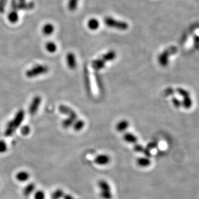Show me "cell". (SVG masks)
<instances>
[{"label": "cell", "mask_w": 199, "mask_h": 199, "mask_svg": "<svg viewBox=\"0 0 199 199\" xmlns=\"http://www.w3.org/2000/svg\"><path fill=\"white\" fill-rule=\"evenodd\" d=\"M34 5L32 2L28 3H25V2L23 3H19L18 4L15 2V1H13L12 3V7L13 9H32L34 8Z\"/></svg>", "instance_id": "obj_9"}, {"label": "cell", "mask_w": 199, "mask_h": 199, "mask_svg": "<svg viewBox=\"0 0 199 199\" xmlns=\"http://www.w3.org/2000/svg\"><path fill=\"white\" fill-rule=\"evenodd\" d=\"M34 199H45V194L44 193V191L41 190L37 191L34 194Z\"/></svg>", "instance_id": "obj_23"}, {"label": "cell", "mask_w": 199, "mask_h": 199, "mask_svg": "<svg viewBox=\"0 0 199 199\" xmlns=\"http://www.w3.org/2000/svg\"><path fill=\"white\" fill-rule=\"evenodd\" d=\"M31 131V129L29 128V126H24L22 127V128L21 129V133L22 135H27L29 134V133Z\"/></svg>", "instance_id": "obj_26"}, {"label": "cell", "mask_w": 199, "mask_h": 199, "mask_svg": "<svg viewBox=\"0 0 199 199\" xmlns=\"http://www.w3.org/2000/svg\"><path fill=\"white\" fill-rule=\"evenodd\" d=\"M87 27H89L91 30L95 31L99 28L100 23L97 19L92 18L87 22Z\"/></svg>", "instance_id": "obj_13"}, {"label": "cell", "mask_w": 199, "mask_h": 199, "mask_svg": "<svg viewBox=\"0 0 199 199\" xmlns=\"http://www.w3.org/2000/svg\"><path fill=\"white\" fill-rule=\"evenodd\" d=\"M110 159L106 154H100L94 159V163L99 166H105L109 163Z\"/></svg>", "instance_id": "obj_7"}, {"label": "cell", "mask_w": 199, "mask_h": 199, "mask_svg": "<svg viewBox=\"0 0 199 199\" xmlns=\"http://www.w3.org/2000/svg\"><path fill=\"white\" fill-rule=\"evenodd\" d=\"M41 101V99L40 96H36L32 101L30 106H29L28 112L29 114L32 115H34L36 114L37 111L39 108V106L40 105V103Z\"/></svg>", "instance_id": "obj_5"}, {"label": "cell", "mask_w": 199, "mask_h": 199, "mask_svg": "<svg viewBox=\"0 0 199 199\" xmlns=\"http://www.w3.org/2000/svg\"><path fill=\"white\" fill-rule=\"evenodd\" d=\"M45 48L49 52L54 53V52H55L56 49H57V47L54 43L50 41V42H48L46 43Z\"/></svg>", "instance_id": "obj_18"}, {"label": "cell", "mask_w": 199, "mask_h": 199, "mask_svg": "<svg viewBox=\"0 0 199 199\" xmlns=\"http://www.w3.org/2000/svg\"><path fill=\"white\" fill-rule=\"evenodd\" d=\"M123 139L128 143H135L136 141V138L133 135L129 134V133H128V134L123 135Z\"/></svg>", "instance_id": "obj_20"}, {"label": "cell", "mask_w": 199, "mask_h": 199, "mask_svg": "<svg viewBox=\"0 0 199 199\" xmlns=\"http://www.w3.org/2000/svg\"><path fill=\"white\" fill-rule=\"evenodd\" d=\"M54 27L53 25L50 23H47L43 26L42 31L44 35H50L54 32Z\"/></svg>", "instance_id": "obj_12"}, {"label": "cell", "mask_w": 199, "mask_h": 199, "mask_svg": "<svg viewBox=\"0 0 199 199\" xmlns=\"http://www.w3.org/2000/svg\"><path fill=\"white\" fill-rule=\"evenodd\" d=\"M29 177H30V175H29V173L27 172H25V171H21L18 172L16 176V179L19 182H21L27 181Z\"/></svg>", "instance_id": "obj_10"}, {"label": "cell", "mask_w": 199, "mask_h": 199, "mask_svg": "<svg viewBox=\"0 0 199 199\" xmlns=\"http://www.w3.org/2000/svg\"><path fill=\"white\" fill-rule=\"evenodd\" d=\"M49 71V68L45 65H37L26 72L28 77H34L41 74L46 73Z\"/></svg>", "instance_id": "obj_4"}, {"label": "cell", "mask_w": 199, "mask_h": 199, "mask_svg": "<svg viewBox=\"0 0 199 199\" xmlns=\"http://www.w3.org/2000/svg\"><path fill=\"white\" fill-rule=\"evenodd\" d=\"M35 189V185L34 183H30L28 184V185L24 188V193L25 196L28 197L31 195L32 193L34 192V191Z\"/></svg>", "instance_id": "obj_16"}, {"label": "cell", "mask_w": 199, "mask_h": 199, "mask_svg": "<svg viewBox=\"0 0 199 199\" xmlns=\"http://www.w3.org/2000/svg\"><path fill=\"white\" fill-rule=\"evenodd\" d=\"M19 1L20 3H23V2H25V0H19Z\"/></svg>", "instance_id": "obj_27"}, {"label": "cell", "mask_w": 199, "mask_h": 199, "mask_svg": "<svg viewBox=\"0 0 199 199\" xmlns=\"http://www.w3.org/2000/svg\"><path fill=\"white\" fill-rule=\"evenodd\" d=\"M116 52L113 50H110L108 52H107L106 54L102 56V60H104L105 62L113 61V60L116 58Z\"/></svg>", "instance_id": "obj_14"}, {"label": "cell", "mask_w": 199, "mask_h": 199, "mask_svg": "<svg viewBox=\"0 0 199 199\" xmlns=\"http://www.w3.org/2000/svg\"><path fill=\"white\" fill-rule=\"evenodd\" d=\"M24 117H25V113L24 110H19L16 115L15 118H14V120L11 121L8 124V125H7L5 132V136L12 135L14 131L20 126L21 122H23L24 119Z\"/></svg>", "instance_id": "obj_1"}, {"label": "cell", "mask_w": 199, "mask_h": 199, "mask_svg": "<svg viewBox=\"0 0 199 199\" xmlns=\"http://www.w3.org/2000/svg\"><path fill=\"white\" fill-rule=\"evenodd\" d=\"M63 191L60 189H57L55 192L53 193L52 198L53 199H59L60 198H61L63 195Z\"/></svg>", "instance_id": "obj_24"}, {"label": "cell", "mask_w": 199, "mask_h": 199, "mask_svg": "<svg viewBox=\"0 0 199 199\" xmlns=\"http://www.w3.org/2000/svg\"><path fill=\"white\" fill-rule=\"evenodd\" d=\"M106 62L102 59H98L92 62V67L95 70H100L105 66Z\"/></svg>", "instance_id": "obj_11"}, {"label": "cell", "mask_w": 199, "mask_h": 199, "mask_svg": "<svg viewBox=\"0 0 199 199\" xmlns=\"http://www.w3.org/2000/svg\"><path fill=\"white\" fill-rule=\"evenodd\" d=\"M66 62H67L68 67L70 69H75L76 67V60L74 54L70 52L66 56Z\"/></svg>", "instance_id": "obj_8"}, {"label": "cell", "mask_w": 199, "mask_h": 199, "mask_svg": "<svg viewBox=\"0 0 199 199\" xmlns=\"http://www.w3.org/2000/svg\"><path fill=\"white\" fill-rule=\"evenodd\" d=\"M98 186L100 189V195L103 199H112L113 194L111 188L109 184L105 180H100L98 182Z\"/></svg>", "instance_id": "obj_2"}, {"label": "cell", "mask_w": 199, "mask_h": 199, "mask_svg": "<svg viewBox=\"0 0 199 199\" xmlns=\"http://www.w3.org/2000/svg\"><path fill=\"white\" fill-rule=\"evenodd\" d=\"M128 126H129L128 122L127 121L122 120V121L118 122V124H116V128L117 131L122 132V131H123L126 130L128 128Z\"/></svg>", "instance_id": "obj_15"}, {"label": "cell", "mask_w": 199, "mask_h": 199, "mask_svg": "<svg viewBox=\"0 0 199 199\" xmlns=\"http://www.w3.org/2000/svg\"><path fill=\"white\" fill-rule=\"evenodd\" d=\"M85 126V122L82 120H78L73 124L74 130L76 131H80L83 129Z\"/></svg>", "instance_id": "obj_17"}, {"label": "cell", "mask_w": 199, "mask_h": 199, "mask_svg": "<svg viewBox=\"0 0 199 199\" xmlns=\"http://www.w3.org/2000/svg\"><path fill=\"white\" fill-rule=\"evenodd\" d=\"M9 19L11 23H16L18 20V13L15 11L11 12L9 15Z\"/></svg>", "instance_id": "obj_22"}, {"label": "cell", "mask_w": 199, "mask_h": 199, "mask_svg": "<svg viewBox=\"0 0 199 199\" xmlns=\"http://www.w3.org/2000/svg\"><path fill=\"white\" fill-rule=\"evenodd\" d=\"M104 22L106 25L110 28H114L116 29H119V30H126L128 28V25L126 22L121 21H117L116 19L110 18L107 17L104 19Z\"/></svg>", "instance_id": "obj_3"}, {"label": "cell", "mask_w": 199, "mask_h": 199, "mask_svg": "<svg viewBox=\"0 0 199 199\" xmlns=\"http://www.w3.org/2000/svg\"><path fill=\"white\" fill-rule=\"evenodd\" d=\"M75 122V121H74L73 119H71V118L68 117L67 119H65L63 121V122H62V126L65 128H68L70 126H71L72 125H73V124H74V122Z\"/></svg>", "instance_id": "obj_21"}, {"label": "cell", "mask_w": 199, "mask_h": 199, "mask_svg": "<svg viewBox=\"0 0 199 199\" xmlns=\"http://www.w3.org/2000/svg\"><path fill=\"white\" fill-rule=\"evenodd\" d=\"M79 0H69L68 3V8L70 11H75L78 6Z\"/></svg>", "instance_id": "obj_19"}, {"label": "cell", "mask_w": 199, "mask_h": 199, "mask_svg": "<svg viewBox=\"0 0 199 199\" xmlns=\"http://www.w3.org/2000/svg\"><path fill=\"white\" fill-rule=\"evenodd\" d=\"M7 150V145L6 143L3 141V140H0V153H4Z\"/></svg>", "instance_id": "obj_25"}, {"label": "cell", "mask_w": 199, "mask_h": 199, "mask_svg": "<svg viewBox=\"0 0 199 199\" xmlns=\"http://www.w3.org/2000/svg\"><path fill=\"white\" fill-rule=\"evenodd\" d=\"M59 110H60V112L62 114L68 115L69 118L73 119L74 121H76V120L77 119L76 114L71 108L65 105H60V107H59Z\"/></svg>", "instance_id": "obj_6"}]
</instances>
